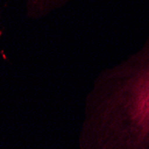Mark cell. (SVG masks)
Returning a JSON list of instances; mask_svg holds the SVG:
<instances>
[{
    "label": "cell",
    "instance_id": "1",
    "mask_svg": "<svg viewBox=\"0 0 149 149\" xmlns=\"http://www.w3.org/2000/svg\"><path fill=\"white\" fill-rule=\"evenodd\" d=\"M78 145L79 149H149V38L94 79Z\"/></svg>",
    "mask_w": 149,
    "mask_h": 149
}]
</instances>
